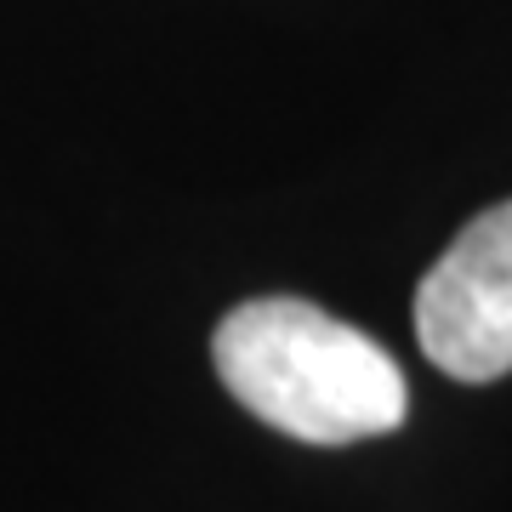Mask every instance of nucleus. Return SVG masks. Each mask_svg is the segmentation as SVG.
<instances>
[{
    "mask_svg": "<svg viewBox=\"0 0 512 512\" xmlns=\"http://www.w3.org/2000/svg\"><path fill=\"white\" fill-rule=\"evenodd\" d=\"M416 342L450 382L512 376V200L478 211L421 274Z\"/></svg>",
    "mask_w": 512,
    "mask_h": 512,
    "instance_id": "obj_2",
    "label": "nucleus"
},
{
    "mask_svg": "<svg viewBox=\"0 0 512 512\" xmlns=\"http://www.w3.org/2000/svg\"><path fill=\"white\" fill-rule=\"evenodd\" d=\"M211 365L256 421L302 444L399 433L410 410L399 359L308 296H251L217 319Z\"/></svg>",
    "mask_w": 512,
    "mask_h": 512,
    "instance_id": "obj_1",
    "label": "nucleus"
}]
</instances>
